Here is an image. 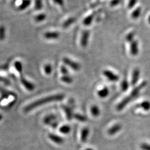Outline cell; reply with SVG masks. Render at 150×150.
Returning <instances> with one entry per match:
<instances>
[{
  "label": "cell",
  "instance_id": "6da1fadb",
  "mask_svg": "<svg viewBox=\"0 0 150 150\" xmlns=\"http://www.w3.org/2000/svg\"><path fill=\"white\" fill-rule=\"evenodd\" d=\"M64 94H56L52 96L46 97L42 98H41L38 100L32 102L30 105H27L26 107L25 108L24 111L26 112H28L32 110L37 108V107L42 106L43 105L47 104L49 102H54V101H60L64 100Z\"/></svg>",
  "mask_w": 150,
  "mask_h": 150
},
{
  "label": "cell",
  "instance_id": "7a4b0ae2",
  "mask_svg": "<svg viewBox=\"0 0 150 150\" xmlns=\"http://www.w3.org/2000/svg\"><path fill=\"white\" fill-rule=\"evenodd\" d=\"M147 81H144L142 82H141L139 86L134 87L129 96L124 98L123 100L117 105L116 110L118 111H122L129 102H131L132 101H133L134 99L139 96L140 92L147 86Z\"/></svg>",
  "mask_w": 150,
  "mask_h": 150
},
{
  "label": "cell",
  "instance_id": "3957f363",
  "mask_svg": "<svg viewBox=\"0 0 150 150\" xmlns=\"http://www.w3.org/2000/svg\"><path fill=\"white\" fill-rule=\"evenodd\" d=\"M62 61L64 64L68 66L71 69L76 71L80 70L81 65L80 64L76 62L75 61L70 59V58L64 57L63 58Z\"/></svg>",
  "mask_w": 150,
  "mask_h": 150
},
{
  "label": "cell",
  "instance_id": "277c9868",
  "mask_svg": "<svg viewBox=\"0 0 150 150\" xmlns=\"http://www.w3.org/2000/svg\"><path fill=\"white\" fill-rule=\"evenodd\" d=\"M90 32L88 30H84L81 35V38L80 43L81 46L83 48H85L87 47L88 43V41H89V38H90Z\"/></svg>",
  "mask_w": 150,
  "mask_h": 150
},
{
  "label": "cell",
  "instance_id": "5b68a950",
  "mask_svg": "<svg viewBox=\"0 0 150 150\" xmlns=\"http://www.w3.org/2000/svg\"><path fill=\"white\" fill-rule=\"evenodd\" d=\"M103 74L107 78L108 80L111 82H117L119 80L120 77L118 75L115 74L111 71L105 70L103 71Z\"/></svg>",
  "mask_w": 150,
  "mask_h": 150
},
{
  "label": "cell",
  "instance_id": "8992f818",
  "mask_svg": "<svg viewBox=\"0 0 150 150\" xmlns=\"http://www.w3.org/2000/svg\"><path fill=\"white\" fill-rule=\"evenodd\" d=\"M20 81H21V82L23 85V86H24L28 91H33L35 90V85L32 82L26 80L24 77V76H23L22 75H21Z\"/></svg>",
  "mask_w": 150,
  "mask_h": 150
},
{
  "label": "cell",
  "instance_id": "52a82bcc",
  "mask_svg": "<svg viewBox=\"0 0 150 150\" xmlns=\"http://www.w3.org/2000/svg\"><path fill=\"white\" fill-rule=\"evenodd\" d=\"M43 37L48 40H56L59 38L60 33L57 31H47L44 33Z\"/></svg>",
  "mask_w": 150,
  "mask_h": 150
},
{
  "label": "cell",
  "instance_id": "ba28073f",
  "mask_svg": "<svg viewBox=\"0 0 150 150\" xmlns=\"http://www.w3.org/2000/svg\"><path fill=\"white\" fill-rule=\"evenodd\" d=\"M139 52V43L137 40H134L130 43V53L132 56H135L138 54Z\"/></svg>",
  "mask_w": 150,
  "mask_h": 150
},
{
  "label": "cell",
  "instance_id": "9c48e42d",
  "mask_svg": "<svg viewBox=\"0 0 150 150\" xmlns=\"http://www.w3.org/2000/svg\"><path fill=\"white\" fill-rule=\"evenodd\" d=\"M121 129H122L121 125L120 123H116L113 125L112 127H111L110 129H108L107 132L108 134L112 136L119 132Z\"/></svg>",
  "mask_w": 150,
  "mask_h": 150
},
{
  "label": "cell",
  "instance_id": "30bf717a",
  "mask_svg": "<svg viewBox=\"0 0 150 150\" xmlns=\"http://www.w3.org/2000/svg\"><path fill=\"white\" fill-rule=\"evenodd\" d=\"M140 76V71L139 69H135L133 71L131 79V85L132 86H135L138 82Z\"/></svg>",
  "mask_w": 150,
  "mask_h": 150
},
{
  "label": "cell",
  "instance_id": "8fae6325",
  "mask_svg": "<svg viewBox=\"0 0 150 150\" xmlns=\"http://www.w3.org/2000/svg\"><path fill=\"white\" fill-rule=\"evenodd\" d=\"M48 137L51 141L58 145H61L64 142V139L62 137L53 134H48Z\"/></svg>",
  "mask_w": 150,
  "mask_h": 150
},
{
  "label": "cell",
  "instance_id": "7c38bea8",
  "mask_svg": "<svg viewBox=\"0 0 150 150\" xmlns=\"http://www.w3.org/2000/svg\"><path fill=\"white\" fill-rule=\"evenodd\" d=\"M56 121H57V116L53 114L48 115L43 118V123L47 125H50Z\"/></svg>",
  "mask_w": 150,
  "mask_h": 150
},
{
  "label": "cell",
  "instance_id": "4fadbf2b",
  "mask_svg": "<svg viewBox=\"0 0 150 150\" xmlns=\"http://www.w3.org/2000/svg\"><path fill=\"white\" fill-rule=\"evenodd\" d=\"M61 107L62 108V109L64 110L65 114L66 115V117L68 120H70L74 117V115L73 114L72 108L70 106H66V105H62Z\"/></svg>",
  "mask_w": 150,
  "mask_h": 150
},
{
  "label": "cell",
  "instance_id": "5bb4252c",
  "mask_svg": "<svg viewBox=\"0 0 150 150\" xmlns=\"http://www.w3.org/2000/svg\"><path fill=\"white\" fill-rule=\"evenodd\" d=\"M136 108H142L146 111H149L150 110V102L149 101H144L136 105Z\"/></svg>",
  "mask_w": 150,
  "mask_h": 150
},
{
  "label": "cell",
  "instance_id": "9a60e30c",
  "mask_svg": "<svg viewBox=\"0 0 150 150\" xmlns=\"http://www.w3.org/2000/svg\"><path fill=\"white\" fill-rule=\"evenodd\" d=\"M90 130L87 127H85L82 129L81 133V140L82 142H85L87 140V138L89 135Z\"/></svg>",
  "mask_w": 150,
  "mask_h": 150
},
{
  "label": "cell",
  "instance_id": "2e32d148",
  "mask_svg": "<svg viewBox=\"0 0 150 150\" xmlns=\"http://www.w3.org/2000/svg\"><path fill=\"white\" fill-rule=\"evenodd\" d=\"M109 89L107 87H104L102 89L98 90L97 92V95L100 98H105L108 96Z\"/></svg>",
  "mask_w": 150,
  "mask_h": 150
},
{
  "label": "cell",
  "instance_id": "e0dca14e",
  "mask_svg": "<svg viewBox=\"0 0 150 150\" xmlns=\"http://www.w3.org/2000/svg\"><path fill=\"white\" fill-rule=\"evenodd\" d=\"M31 4V0H22L21 4L18 6V10L23 11L28 8Z\"/></svg>",
  "mask_w": 150,
  "mask_h": 150
},
{
  "label": "cell",
  "instance_id": "ac0fdd59",
  "mask_svg": "<svg viewBox=\"0 0 150 150\" xmlns=\"http://www.w3.org/2000/svg\"><path fill=\"white\" fill-rule=\"evenodd\" d=\"M94 17H95V14L94 13H92V14H91L90 15L86 17V18L83 21V24L85 26H86L91 25L92 22L93 20Z\"/></svg>",
  "mask_w": 150,
  "mask_h": 150
},
{
  "label": "cell",
  "instance_id": "d6986e66",
  "mask_svg": "<svg viewBox=\"0 0 150 150\" xmlns=\"http://www.w3.org/2000/svg\"><path fill=\"white\" fill-rule=\"evenodd\" d=\"M76 20L75 17H70L69 18H68L67 20H66L63 23L62 27H64V28H67V27H70L71 25H72L74 23H75Z\"/></svg>",
  "mask_w": 150,
  "mask_h": 150
},
{
  "label": "cell",
  "instance_id": "ffe728a7",
  "mask_svg": "<svg viewBox=\"0 0 150 150\" xmlns=\"http://www.w3.org/2000/svg\"><path fill=\"white\" fill-rule=\"evenodd\" d=\"M90 110H91V114L94 117H97L100 115V110L99 107L96 105L92 106Z\"/></svg>",
  "mask_w": 150,
  "mask_h": 150
},
{
  "label": "cell",
  "instance_id": "44dd1931",
  "mask_svg": "<svg viewBox=\"0 0 150 150\" xmlns=\"http://www.w3.org/2000/svg\"><path fill=\"white\" fill-rule=\"evenodd\" d=\"M46 17H47V16L45 13H41L38 14V15L35 16L34 17V20L36 22L39 23V22L44 21L46 20Z\"/></svg>",
  "mask_w": 150,
  "mask_h": 150
},
{
  "label": "cell",
  "instance_id": "7402d4cb",
  "mask_svg": "<svg viewBox=\"0 0 150 150\" xmlns=\"http://www.w3.org/2000/svg\"><path fill=\"white\" fill-rule=\"evenodd\" d=\"M61 80L63 82L67 84H71L73 82L74 79L72 77H71L70 75H64L61 77Z\"/></svg>",
  "mask_w": 150,
  "mask_h": 150
},
{
  "label": "cell",
  "instance_id": "603a6c76",
  "mask_svg": "<svg viewBox=\"0 0 150 150\" xmlns=\"http://www.w3.org/2000/svg\"><path fill=\"white\" fill-rule=\"evenodd\" d=\"M14 67L16 71L22 75V72L23 71V64L20 61H16L14 63Z\"/></svg>",
  "mask_w": 150,
  "mask_h": 150
},
{
  "label": "cell",
  "instance_id": "cb8c5ba5",
  "mask_svg": "<svg viewBox=\"0 0 150 150\" xmlns=\"http://www.w3.org/2000/svg\"><path fill=\"white\" fill-rule=\"evenodd\" d=\"M141 11H142V8L141 7H138L137 8H136L134 11L132 12L131 17L134 18V19H137L139 17L141 13Z\"/></svg>",
  "mask_w": 150,
  "mask_h": 150
},
{
  "label": "cell",
  "instance_id": "d4e9b609",
  "mask_svg": "<svg viewBox=\"0 0 150 150\" xmlns=\"http://www.w3.org/2000/svg\"><path fill=\"white\" fill-rule=\"evenodd\" d=\"M52 66L50 64H45L43 67V70L45 74L47 75H51L52 72Z\"/></svg>",
  "mask_w": 150,
  "mask_h": 150
},
{
  "label": "cell",
  "instance_id": "484cf974",
  "mask_svg": "<svg viewBox=\"0 0 150 150\" xmlns=\"http://www.w3.org/2000/svg\"><path fill=\"white\" fill-rule=\"evenodd\" d=\"M59 131L64 134H68L71 131V127L69 125H64L61 126L59 129Z\"/></svg>",
  "mask_w": 150,
  "mask_h": 150
},
{
  "label": "cell",
  "instance_id": "4316f807",
  "mask_svg": "<svg viewBox=\"0 0 150 150\" xmlns=\"http://www.w3.org/2000/svg\"><path fill=\"white\" fill-rule=\"evenodd\" d=\"M43 4L42 0L35 1V8L36 10H41L43 8Z\"/></svg>",
  "mask_w": 150,
  "mask_h": 150
},
{
  "label": "cell",
  "instance_id": "83f0119b",
  "mask_svg": "<svg viewBox=\"0 0 150 150\" xmlns=\"http://www.w3.org/2000/svg\"><path fill=\"white\" fill-rule=\"evenodd\" d=\"M6 30L4 26H0V41H4L6 38Z\"/></svg>",
  "mask_w": 150,
  "mask_h": 150
},
{
  "label": "cell",
  "instance_id": "f1b7e54d",
  "mask_svg": "<svg viewBox=\"0 0 150 150\" xmlns=\"http://www.w3.org/2000/svg\"><path fill=\"white\" fill-rule=\"evenodd\" d=\"M74 117L75 119H76L77 120L79 121L80 122H86V121L87 120V118L86 116H83L82 115H81V114H79V113L74 114Z\"/></svg>",
  "mask_w": 150,
  "mask_h": 150
},
{
  "label": "cell",
  "instance_id": "f546056e",
  "mask_svg": "<svg viewBox=\"0 0 150 150\" xmlns=\"http://www.w3.org/2000/svg\"><path fill=\"white\" fill-rule=\"evenodd\" d=\"M129 82L126 79H125L124 80H122L121 83V89L123 92H125V91H127L129 88Z\"/></svg>",
  "mask_w": 150,
  "mask_h": 150
},
{
  "label": "cell",
  "instance_id": "4dcf8cb0",
  "mask_svg": "<svg viewBox=\"0 0 150 150\" xmlns=\"http://www.w3.org/2000/svg\"><path fill=\"white\" fill-rule=\"evenodd\" d=\"M136 35V33L135 32H129L127 35V36H126V40L127 42L131 43L132 41H133L134 40V38Z\"/></svg>",
  "mask_w": 150,
  "mask_h": 150
},
{
  "label": "cell",
  "instance_id": "1f68e13d",
  "mask_svg": "<svg viewBox=\"0 0 150 150\" xmlns=\"http://www.w3.org/2000/svg\"><path fill=\"white\" fill-rule=\"evenodd\" d=\"M61 72L62 73V74L64 75H69V70L66 67V66H64V65L61 66Z\"/></svg>",
  "mask_w": 150,
  "mask_h": 150
},
{
  "label": "cell",
  "instance_id": "d6a6232c",
  "mask_svg": "<svg viewBox=\"0 0 150 150\" xmlns=\"http://www.w3.org/2000/svg\"><path fill=\"white\" fill-rule=\"evenodd\" d=\"M138 0H129V4H128V8L129 9L132 8L137 3Z\"/></svg>",
  "mask_w": 150,
  "mask_h": 150
},
{
  "label": "cell",
  "instance_id": "836d02e7",
  "mask_svg": "<svg viewBox=\"0 0 150 150\" xmlns=\"http://www.w3.org/2000/svg\"><path fill=\"white\" fill-rule=\"evenodd\" d=\"M0 82H2V83H4V84L7 85H10L11 84L10 81L8 80L7 78L4 77L3 76H0Z\"/></svg>",
  "mask_w": 150,
  "mask_h": 150
},
{
  "label": "cell",
  "instance_id": "e575fe53",
  "mask_svg": "<svg viewBox=\"0 0 150 150\" xmlns=\"http://www.w3.org/2000/svg\"><path fill=\"white\" fill-rule=\"evenodd\" d=\"M140 148L142 150H150V144L147 143H142L140 145Z\"/></svg>",
  "mask_w": 150,
  "mask_h": 150
},
{
  "label": "cell",
  "instance_id": "d590c367",
  "mask_svg": "<svg viewBox=\"0 0 150 150\" xmlns=\"http://www.w3.org/2000/svg\"><path fill=\"white\" fill-rule=\"evenodd\" d=\"M55 4L61 7H63L64 5V0H52Z\"/></svg>",
  "mask_w": 150,
  "mask_h": 150
},
{
  "label": "cell",
  "instance_id": "8d00e7d4",
  "mask_svg": "<svg viewBox=\"0 0 150 150\" xmlns=\"http://www.w3.org/2000/svg\"><path fill=\"white\" fill-rule=\"evenodd\" d=\"M121 2V0H111L110 2V6L112 7L118 5Z\"/></svg>",
  "mask_w": 150,
  "mask_h": 150
},
{
  "label": "cell",
  "instance_id": "74e56055",
  "mask_svg": "<svg viewBox=\"0 0 150 150\" xmlns=\"http://www.w3.org/2000/svg\"><path fill=\"white\" fill-rule=\"evenodd\" d=\"M50 126H51L53 129H56V128L58 127V126H59V122H58L57 121H56L54 122L53 123H51V124L50 125Z\"/></svg>",
  "mask_w": 150,
  "mask_h": 150
},
{
  "label": "cell",
  "instance_id": "f35d334b",
  "mask_svg": "<svg viewBox=\"0 0 150 150\" xmlns=\"http://www.w3.org/2000/svg\"><path fill=\"white\" fill-rule=\"evenodd\" d=\"M2 118H3V116L1 114H0V121H1Z\"/></svg>",
  "mask_w": 150,
  "mask_h": 150
},
{
  "label": "cell",
  "instance_id": "ab89813d",
  "mask_svg": "<svg viewBox=\"0 0 150 150\" xmlns=\"http://www.w3.org/2000/svg\"><path fill=\"white\" fill-rule=\"evenodd\" d=\"M148 21H149V23L150 24V15L149 17V19H148Z\"/></svg>",
  "mask_w": 150,
  "mask_h": 150
},
{
  "label": "cell",
  "instance_id": "60d3db41",
  "mask_svg": "<svg viewBox=\"0 0 150 150\" xmlns=\"http://www.w3.org/2000/svg\"><path fill=\"white\" fill-rule=\"evenodd\" d=\"M93 150L92 149H91V148H88V149H87L86 150Z\"/></svg>",
  "mask_w": 150,
  "mask_h": 150
}]
</instances>
